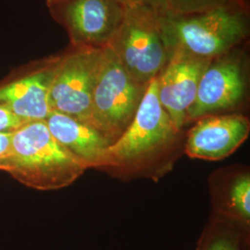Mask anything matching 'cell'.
I'll use <instances>...</instances> for the list:
<instances>
[{
    "label": "cell",
    "instance_id": "cell-1",
    "mask_svg": "<svg viewBox=\"0 0 250 250\" xmlns=\"http://www.w3.org/2000/svg\"><path fill=\"white\" fill-rule=\"evenodd\" d=\"M87 170L50 133L45 121L29 122L12 131L0 171L28 188L53 191L67 188Z\"/></svg>",
    "mask_w": 250,
    "mask_h": 250
},
{
    "label": "cell",
    "instance_id": "cell-2",
    "mask_svg": "<svg viewBox=\"0 0 250 250\" xmlns=\"http://www.w3.org/2000/svg\"><path fill=\"white\" fill-rule=\"evenodd\" d=\"M161 25L170 56L181 51L212 60L245 44L250 35V12L245 0L203 12L161 16Z\"/></svg>",
    "mask_w": 250,
    "mask_h": 250
},
{
    "label": "cell",
    "instance_id": "cell-3",
    "mask_svg": "<svg viewBox=\"0 0 250 250\" xmlns=\"http://www.w3.org/2000/svg\"><path fill=\"white\" fill-rule=\"evenodd\" d=\"M180 134L161 106L158 97V82L155 78L145 91L131 125L107 148L101 170H143L172 149Z\"/></svg>",
    "mask_w": 250,
    "mask_h": 250
},
{
    "label": "cell",
    "instance_id": "cell-4",
    "mask_svg": "<svg viewBox=\"0 0 250 250\" xmlns=\"http://www.w3.org/2000/svg\"><path fill=\"white\" fill-rule=\"evenodd\" d=\"M146 87L134 80L111 49L105 47L92 96L90 124L109 145L131 125Z\"/></svg>",
    "mask_w": 250,
    "mask_h": 250
},
{
    "label": "cell",
    "instance_id": "cell-5",
    "mask_svg": "<svg viewBox=\"0 0 250 250\" xmlns=\"http://www.w3.org/2000/svg\"><path fill=\"white\" fill-rule=\"evenodd\" d=\"M107 47L144 86L161 74L170 58L161 15L147 9H126L125 20Z\"/></svg>",
    "mask_w": 250,
    "mask_h": 250
},
{
    "label": "cell",
    "instance_id": "cell-6",
    "mask_svg": "<svg viewBox=\"0 0 250 250\" xmlns=\"http://www.w3.org/2000/svg\"><path fill=\"white\" fill-rule=\"evenodd\" d=\"M105 48L70 46L62 52L49 93V107L90 124L92 96Z\"/></svg>",
    "mask_w": 250,
    "mask_h": 250
},
{
    "label": "cell",
    "instance_id": "cell-7",
    "mask_svg": "<svg viewBox=\"0 0 250 250\" xmlns=\"http://www.w3.org/2000/svg\"><path fill=\"white\" fill-rule=\"evenodd\" d=\"M51 17L67 32L70 45L105 48L125 20L119 0H45Z\"/></svg>",
    "mask_w": 250,
    "mask_h": 250
},
{
    "label": "cell",
    "instance_id": "cell-8",
    "mask_svg": "<svg viewBox=\"0 0 250 250\" xmlns=\"http://www.w3.org/2000/svg\"><path fill=\"white\" fill-rule=\"evenodd\" d=\"M62 52L14 69L0 80V108L24 123L45 121L51 109L49 93Z\"/></svg>",
    "mask_w": 250,
    "mask_h": 250
},
{
    "label": "cell",
    "instance_id": "cell-9",
    "mask_svg": "<svg viewBox=\"0 0 250 250\" xmlns=\"http://www.w3.org/2000/svg\"><path fill=\"white\" fill-rule=\"evenodd\" d=\"M239 47L211 60L199 81L197 96L187 113V124L201 117L224 114L247 99V59Z\"/></svg>",
    "mask_w": 250,
    "mask_h": 250
},
{
    "label": "cell",
    "instance_id": "cell-10",
    "mask_svg": "<svg viewBox=\"0 0 250 250\" xmlns=\"http://www.w3.org/2000/svg\"><path fill=\"white\" fill-rule=\"evenodd\" d=\"M210 62L208 59L175 51L157 77L161 106L180 132L187 124L188 110L195 101L199 81Z\"/></svg>",
    "mask_w": 250,
    "mask_h": 250
},
{
    "label": "cell",
    "instance_id": "cell-11",
    "mask_svg": "<svg viewBox=\"0 0 250 250\" xmlns=\"http://www.w3.org/2000/svg\"><path fill=\"white\" fill-rule=\"evenodd\" d=\"M249 118L239 113L201 117L188 132L186 153L192 159L221 161L249 137Z\"/></svg>",
    "mask_w": 250,
    "mask_h": 250
},
{
    "label": "cell",
    "instance_id": "cell-12",
    "mask_svg": "<svg viewBox=\"0 0 250 250\" xmlns=\"http://www.w3.org/2000/svg\"><path fill=\"white\" fill-rule=\"evenodd\" d=\"M45 121L58 142L86 169L101 170L110 145L98 129L56 111H51Z\"/></svg>",
    "mask_w": 250,
    "mask_h": 250
},
{
    "label": "cell",
    "instance_id": "cell-13",
    "mask_svg": "<svg viewBox=\"0 0 250 250\" xmlns=\"http://www.w3.org/2000/svg\"><path fill=\"white\" fill-rule=\"evenodd\" d=\"M250 176L243 173L235 179L228 190V208L230 212L245 223L250 222Z\"/></svg>",
    "mask_w": 250,
    "mask_h": 250
},
{
    "label": "cell",
    "instance_id": "cell-14",
    "mask_svg": "<svg viewBox=\"0 0 250 250\" xmlns=\"http://www.w3.org/2000/svg\"><path fill=\"white\" fill-rule=\"evenodd\" d=\"M234 0H166L167 13L182 15L203 12Z\"/></svg>",
    "mask_w": 250,
    "mask_h": 250
},
{
    "label": "cell",
    "instance_id": "cell-15",
    "mask_svg": "<svg viewBox=\"0 0 250 250\" xmlns=\"http://www.w3.org/2000/svg\"><path fill=\"white\" fill-rule=\"evenodd\" d=\"M126 9H147L159 15L167 13L166 0H119Z\"/></svg>",
    "mask_w": 250,
    "mask_h": 250
},
{
    "label": "cell",
    "instance_id": "cell-16",
    "mask_svg": "<svg viewBox=\"0 0 250 250\" xmlns=\"http://www.w3.org/2000/svg\"><path fill=\"white\" fill-rule=\"evenodd\" d=\"M23 124L25 123L17 117L0 108V132H12Z\"/></svg>",
    "mask_w": 250,
    "mask_h": 250
},
{
    "label": "cell",
    "instance_id": "cell-17",
    "mask_svg": "<svg viewBox=\"0 0 250 250\" xmlns=\"http://www.w3.org/2000/svg\"><path fill=\"white\" fill-rule=\"evenodd\" d=\"M206 250H240L236 243L227 237H218L210 243Z\"/></svg>",
    "mask_w": 250,
    "mask_h": 250
},
{
    "label": "cell",
    "instance_id": "cell-18",
    "mask_svg": "<svg viewBox=\"0 0 250 250\" xmlns=\"http://www.w3.org/2000/svg\"><path fill=\"white\" fill-rule=\"evenodd\" d=\"M12 132H0V161L6 156L10 144Z\"/></svg>",
    "mask_w": 250,
    "mask_h": 250
}]
</instances>
